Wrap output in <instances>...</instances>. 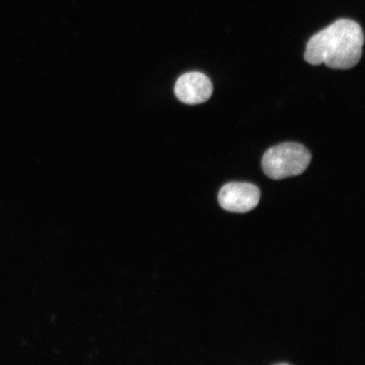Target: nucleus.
Listing matches in <instances>:
<instances>
[{
  "label": "nucleus",
  "mask_w": 365,
  "mask_h": 365,
  "mask_svg": "<svg viewBox=\"0 0 365 365\" xmlns=\"http://www.w3.org/2000/svg\"><path fill=\"white\" fill-rule=\"evenodd\" d=\"M364 31L358 22L340 19L312 36L304 59L309 65L325 63L334 70H349L362 57Z\"/></svg>",
  "instance_id": "f257e3e1"
},
{
  "label": "nucleus",
  "mask_w": 365,
  "mask_h": 365,
  "mask_svg": "<svg viewBox=\"0 0 365 365\" xmlns=\"http://www.w3.org/2000/svg\"><path fill=\"white\" fill-rule=\"evenodd\" d=\"M310 161L312 154L304 145L286 143L267 150L262 158V168L269 178L280 180L301 175Z\"/></svg>",
  "instance_id": "f03ea898"
},
{
  "label": "nucleus",
  "mask_w": 365,
  "mask_h": 365,
  "mask_svg": "<svg viewBox=\"0 0 365 365\" xmlns=\"http://www.w3.org/2000/svg\"><path fill=\"white\" fill-rule=\"evenodd\" d=\"M261 190L246 182H231L219 191L218 202L227 212L245 213L257 207Z\"/></svg>",
  "instance_id": "7ed1b4c3"
},
{
  "label": "nucleus",
  "mask_w": 365,
  "mask_h": 365,
  "mask_svg": "<svg viewBox=\"0 0 365 365\" xmlns=\"http://www.w3.org/2000/svg\"><path fill=\"white\" fill-rule=\"evenodd\" d=\"M175 93L182 103L195 105L207 102L213 93L211 80L200 72H189L177 80Z\"/></svg>",
  "instance_id": "20e7f679"
}]
</instances>
